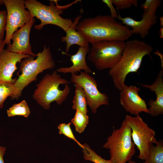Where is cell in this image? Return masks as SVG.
Here are the masks:
<instances>
[{
	"instance_id": "1",
	"label": "cell",
	"mask_w": 163,
	"mask_h": 163,
	"mask_svg": "<svg viewBox=\"0 0 163 163\" xmlns=\"http://www.w3.org/2000/svg\"><path fill=\"white\" fill-rule=\"evenodd\" d=\"M76 29L91 44L106 40L125 41L133 34L129 27L109 15L85 18L79 21Z\"/></svg>"
},
{
	"instance_id": "2",
	"label": "cell",
	"mask_w": 163,
	"mask_h": 163,
	"mask_svg": "<svg viewBox=\"0 0 163 163\" xmlns=\"http://www.w3.org/2000/svg\"><path fill=\"white\" fill-rule=\"evenodd\" d=\"M153 50L151 46L142 40L135 39L126 42L120 59L109 71L117 89L120 91L123 89L127 75L137 72L143 58L150 56Z\"/></svg>"
},
{
	"instance_id": "3",
	"label": "cell",
	"mask_w": 163,
	"mask_h": 163,
	"mask_svg": "<svg viewBox=\"0 0 163 163\" xmlns=\"http://www.w3.org/2000/svg\"><path fill=\"white\" fill-rule=\"evenodd\" d=\"M36 57L30 56L21 62L19 67L21 74L18 75L14 84L15 88L14 95L12 100L18 99L24 88L32 82L37 80V77L44 70L54 68L56 64L49 47L45 45L42 52L36 54Z\"/></svg>"
},
{
	"instance_id": "4",
	"label": "cell",
	"mask_w": 163,
	"mask_h": 163,
	"mask_svg": "<svg viewBox=\"0 0 163 163\" xmlns=\"http://www.w3.org/2000/svg\"><path fill=\"white\" fill-rule=\"evenodd\" d=\"M70 83L54 70L43 77L36 85L32 97L44 109L49 110L52 102L59 105L66 99L70 91Z\"/></svg>"
},
{
	"instance_id": "5",
	"label": "cell",
	"mask_w": 163,
	"mask_h": 163,
	"mask_svg": "<svg viewBox=\"0 0 163 163\" xmlns=\"http://www.w3.org/2000/svg\"><path fill=\"white\" fill-rule=\"evenodd\" d=\"M50 1V5H46L36 0L25 1V7L32 16L40 21V23L35 25L34 28L40 30L44 25L51 24L58 26L65 32L72 25L73 21L71 19L62 17L60 15L62 14L64 9L69 8L79 0L64 6L59 5L57 0Z\"/></svg>"
},
{
	"instance_id": "6",
	"label": "cell",
	"mask_w": 163,
	"mask_h": 163,
	"mask_svg": "<svg viewBox=\"0 0 163 163\" xmlns=\"http://www.w3.org/2000/svg\"><path fill=\"white\" fill-rule=\"evenodd\" d=\"M103 147L109 149L113 163H126L131 160L136 153L135 145L132 138L131 128L125 119L119 128L113 127L112 134Z\"/></svg>"
},
{
	"instance_id": "7",
	"label": "cell",
	"mask_w": 163,
	"mask_h": 163,
	"mask_svg": "<svg viewBox=\"0 0 163 163\" xmlns=\"http://www.w3.org/2000/svg\"><path fill=\"white\" fill-rule=\"evenodd\" d=\"M126 42L118 40H106L92 43L87 59L98 70L110 69L120 59Z\"/></svg>"
},
{
	"instance_id": "8",
	"label": "cell",
	"mask_w": 163,
	"mask_h": 163,
	"mask_svg": "<svg viewBox=\"0 0 163 163\" xmlns=\"http://www.w3.org/2000/svg\"><path fill=\"white\" fill-rule=\"evenodd\" d=\"M125 119L131 129L132 140L139 151L138 158L145 160L148 157L152 144L158 142L155 138V133L142 118L137 115L135 117L126 115Z\"/></svg>"
},
{
	"instance_id": "9",
	"label": "cell",
	"mask_w": 163,
	"mask_h": 163,
	"mask_svg": "<svg viewBox=\"0 0 163 163\" xmlns=\"http://www.w3.org/2000/svg\"><path fill=\"white\" fill-rule=\"evenodd\" d=\"M7 9L5 28V44L11 43L12 36L18 29L29 22L33 17L30 12L26 9L23 0H2Z\"/></svg>"
},
{
	"instance_id": "10",
	"label": "cell",
	"mask_w": 163,
	"mask_h": 163,
	"mask_svg": "<svg viewBox=\"0 0 163 163\" xmlns=\"http://www.w3.org/2000/svg\"><path fill=\"white\" fill-rule=\"evenodd\" d=\"M80 72L79 75L72 74L70 81L82 88L88 105L92 113H96L97 108L100 106L109 104V97L106 94L98 90L97 81L94 77L85 72Z\"/></svg>"
},
{
	"instance_id": "11",
	"label": "cell",
	"mask_w": 163,
	"mask_h": 163,
	"mask_svg": "<svg viewBox=\"0 0 163 163\" xmlns=\"http://www.w3.org/2000/svg\"><path fill=\"white\" fill-rule=\"evenodd\" d=\"M140 89L136 86L125 84L120 92V104L127 112L136 116L142 112L149 114L145 101L139 94Z\"/></svg>"
},
{
	"instance_id": "12",
	"label": "cell",
	"mask_w": 163,
	"mask_h": 163,
	"mask_svg": "<svg viewBox=\"0 0 163 163\" xmlns=\"http://www.w3.org/2000/svg\"><path fill=\"white\" fill-rule=\"evenodd\" d=\"M35 21L33 18L29 22L17 30L12 36V43L8 45L6 49L15 53L36 57V54L32 51L29 39L31 29Z\"/></svg>"
},
{
	"instance_id": "13",
	"label": "cell",
	"mask_w": 163,
	"mask_h": 163,
	"mask_svg": "<svg viewBox=\"0 0 163 163\" xmlns=\"http://www.w3.org/2000/svg\"><path fill=\"white\" fill-rule=\"evenodd\" d=\"M157 8H153L147 12H143L140 21H136L129 17L122 18L118 14V19L125 25L132 28L133 34H139L142 38H145L149 34V31L157 23L158 19L156 14Z\"/></svg>"
},
{
	"instance_id": "14",
	"label": "cell",
	"mask_w": 163,
	"mask_h": 163,
	"mask_svg": "<svg viewBox=\"0 0 163 163\" xmlns=\"http://www.w3.org/2000/svg\"><path fill=\"white\" fill-rule=\"evenodd\" d=\"M29 55L13 53L4 49L0 55V79L14 84L17 78H13L14 72L17 69L16 64Z\"/></svg>"
},
{
	"instance_id": "15",
	"label": "cell",
	"mask_w": 163,
	"mask_h": 163,
	"mask_svg": "<svg viewBox=\"0 0 163 163\" xmlns=\"http://www.w3.org/2000/svg\"><path fill=\"white\" fill-rule=\"evenodd\" d=\"M161 63V69L155 81L150 85L140 84L142 86L154 92L156 99L154 101L150 99L148 103L149 114L153 117H156L163 114V55L160 54Z\"/></svg>"
},
{
	"instance_id": "16",
	"label": "cell",
	"mask_w": 163,
	"mask_h": 163,
	"mask_svg": "<svg viewBox=\"0 0 163 163\" xmlns=\"http://www.w3.org/2000/svg\"><path fill=\"white\" fill-rule=\"evenodd\" d=\"M89 49V46L80 47L76 53L71 56L70 60L72 63V66L69 67H60L57 69V72L73 74L77 73L78 72H80L81 70H83L86 73H92V70L87 65L86 61V56Z\"/></svg>"
},
{
	"instance_id": "17",
	"label": "cell",
	"mask_w": 163,
	"mask_h": 163,
	"mask_svg": "<svg viewBox=\"0 0 163 163\" xmlns=\"http://www.w3.org/2000/svg\"><path fill=\"white\" fill-rule=\"evenodd\" d=\"M81 17L79 15L76 17L72 25L65 31L66 35L61 38V41L66 43V52L68 53L71 46L76 44L80 47L89 46V42L87 39L76 29V27Z\"/></svg>"
},
{
	"instance_id": "18",
	"label": "cell",
	"mask_w": 163,
	"mask_h": 163,
	"mask_svg": "<svg viewBox=\"0 0 163 163\" xmlns=\"http://www.w3.org/2000/svg\"><path fill=\"white\" fill-rule=\"evenodd\" d=\"M75 93L72 101V109L87 114L88 112L87 102L82 88L79 85H75Z\"/></svg>"
},
{
	"instance_id": "19",
	"label": "cell",
	"mask_w": 163,
	"mask_h": 163,
	"mask_svg": "<svg viewBox=\"0 0 163 163\" xmlns=\"http://www.w3.org/2000/svg\"><path fill=\"white\" fill-rule=\"evenodd\" d=\"M143 163H163V141H158L156 145L152 144L148 158Z\"/></svg>"
},
{
	"instance_id": "20",
	"label": "cell",
	"mask_w": 163,
	"mask_h": 163,
	"mask_svg": "<svg viewBox=\"0 0 163 163\" xmlns=\"http://www.w3.org/2000/svg\"><path fill=\"white\" fill-rule=\"evenodd\" d=\"M7 112L8 117L20 116L27 118L30 115V111L27 102L23 100L18 103L13 104L7 110Z\"/></svg>"
},
{
	"instance_id": "21",
	"label": "cell",
	"mask_w": 163,
	"mask_h": 163,
	"mask_svg": "<svg viewBox=\"0 0 163 163\" xmlns=\"http://www.w3.org/2000/svg\"><path fill=\"white\" fill-rule=\"evenodd\" d=\"M82 149L83 157L85 160L94 163H113L111 159L106 160L97 154L87 143H85Z\"/></svg>"
},
{
	"instance_id": "22",
	"label": "cell",
	"mask_w": 163,
	"mask_h": 163,
	"mask_svg": "<svg viewBox=\"0 0 163 163\" xmlns=\"http://www.w3.org/2000/svg\"><path fill=\"white\" fill-rule=\"evenodd\" d=\"M71 121L74 125L76 131L81 133L84 131L89 123V117L87 114L77 110Z\"/></svg>"
},
{
	"instance_id": "23",
	"label": "cell",
	"mask_w": 163,
	"mask_h": 163,
	"mask_svg": "<svg viewBox=\"0 0 163 163\" xmlns=\"http://www.w3.org/2000/svg\"><path fill=\"white\" fill-rule=\"evenodd\" d=\"M15 88L14 84L0 79V109L8 97H12L15 94Z\"/></svg>"
},
{
	"instance_id": "24",
	"label": "cell",
	"mask_w": 163,
	"mask_h": 163,
	"mask_svg": "<svg viewBox=\"0 0 163 163\" xmlns=\"http://www.w3.org/2000/svg\"><path fill=\"white\" fill-rule=\"evenodd\" d=\"M72 123L71 122H69L67 124L63 123L59 124L57 127L59 130V133L60 134H63L67 138L73 140L83 149V145L77 140L73 133L70 127Z\"/></svg>"
},
{
	"instance_id": "25",
	"label": "cell",
	"mask_w": 163,
	"mask_h": 163,
	"mask_svg": "<svg viewBox=\"0 0 163 163\" xmlns=\"http://www.w3.org/2000/svg\"><path fill=\"white\" fill-rule=\"evenodd\" d=\"M112 2L118 10L129 8L133 5L137 7L138 4L137 0H112Z\"/></svg>"
},
{
	"instance_id": "26",
	"label": "cell",
	"mask_w": 163,
	"mask_h": 163,
	"mask_svg": "<svg viewBox=\"0 0 163 163\" xmlns=\"http://www.w3.org/2000/svg\"><path fill=\"white\" fill-rule=\"evenodd\" d=\"M161 1L160 0H146L141 6L144 11L147 12L153 8H157L160 5Z\"/></svg>"
},
{
	"instance_id": "27",
	"label": "cell",
	"mask_w": 163,
	"mask_h": 163,
	"mask_svg": "<svg viewBox=\"0 0 163 163\" xmlns=\"http://www.w3.org/2000/svg\"><path fill=\"white\" fill-rule=\"evenodd\" d=\"M7 21V12L4 10L0 11V40H3Z\"/></svg>"
},
{
	"instance_id": "28",
	"label": "cell",
	"mask_w": 163,
	"mask_h": 163,
	"mask_svg": "<svg viewBox=\"0 0 163 163\" xmlns=\"http://www.w3.org/2000/svg\"><path fill=\"white\" fill-rule=\"evenodd\" d=\"M102 1L109 8L111 13L110 17L115 19L118 18V14L112 2V0H102Z\"/></svg>"
},
{
	"instance_id": "29",
	"label": "cell",
	"mask_w": 163,
	"mask_h": 163,
	"mask_svg": "<svg viewBox=\"0 0 163 163\" xmlns=\"http://www.w3.org/2000/svg\"><path fill=\"white\" fill-rule=\"evenodd\" d=\"M6 148L5 147L0 146V163H4L3 158Z\"/></svg>"
},
{
	"instance_id": "30",
	"label": "cell",
	"mask_w": 163,
	"mask_h": 163,
	"mask_svg": "<svg viewBox=\"0 0 163 163\" xmlns=\"http://www.w3.org/2000/svg\"><path fill=\"white\" fill-rule=\"evenodd\" d=\"M5 44L4 40H0V55L4 49V46Z\"/></svg>"
},
{
	"instance_id": "31",
	"label": "cell",
	"mask_w": 163,
	"mask_h": 163,
	"mask_svg": "<svg viewBox=\"0 0 163 163\" xmlns=\"http://www.w3.org/2000/svg\"><path fill=\"white\" fill-rule=\"evenodd\" d=\"M159 37L161 38H163V27L160 28L159 31Z\"/></svg>"
},
{
	"instance_id": "32",
	"label": "cell",
	"mask_w": 163,
	"mask_h": 163,
	"mask_svg": "<svg viewBox=\"0 0 163 163\" xmlns=\"http://www.w3.org/2000/svg\"><path fill=\"white\" fill-rule=\"evenodd\" d=\"M159 19L161 27H163V17L161 16L160 17Z\"/></svg>"
},
{
	"instance_id": "33",
	"label": "cell",
	"mask_w": 163,
	"mask_h": 163,
	"mask_svg": "<svg viewBox=\"0 0 163 163\" xmlns=\"http://www.w3.org/2000/svg\"><path fill=\"white\" fill-rule=\"evenodd\" d=\"M128 163H136V162L135 161L130 160L128 161Z\"/></svg>"
},
{
	"instance_id": "34",
	"label": "cell",
	"mask_w": 163,
	"mask_h": 163,
	"mask_svg": "<svg viewBox=\"0 0 163 163\" xmlns=\"http://www.w3.org/2000/svg\"><path fill=\"white\" fill-rule=\"evenodd\" d=\"M3 4V2H2V0H0V5H2Z\"/></svg>"
}]
</instances>
